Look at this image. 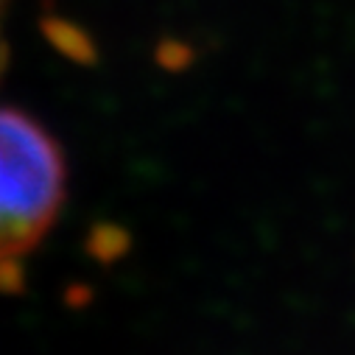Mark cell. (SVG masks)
Returning <instances> with one entry per match:
<instances>
[{"label":"cell","instance_id":"6da1fadb","mask_svg":"<svg viewBox=\"0 0 355 355\" xmlns=\"http://www.w3.org/2000/svg\"><path fill=\"white\" fill-rule=\"evenodd\" d=\"M64 182L56 140L26 112L0 107V266L42 241L64 202Z\"/></svg>","mask_w":355,"mask_h":355},{"label":"cell","instance_id":"7a4b0ae2","mask_svg":"<svg viewBox=\"0 0 355 355\" xmlns=\"http://www.w3.org/2000/svg\"><path fill=\"white\" fill-rule=\"evenodd\" d=\"M0 67H3V42H0Z\"/></svg>","mask_w":355,"mask_h":355}]
</instances>
